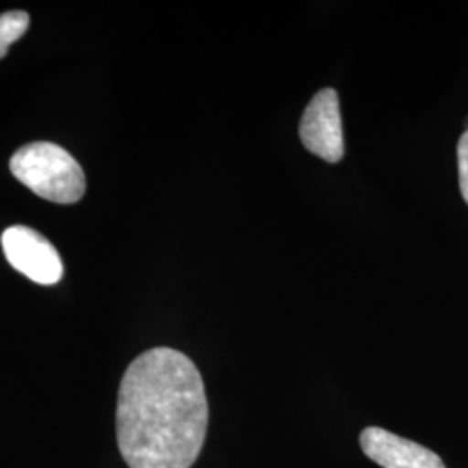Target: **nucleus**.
Listing matches in <instances>:
<instances>
[{"label": "nucleus", "mask_w": 468, "mask_h": 468, "mask_svg": "<svg viewBox=\"0 0 468 468\" xmlns=\"http://www.w3.org/2000/svg\"><path fill=\"white\" fill-rule=\"evenodd\" d=\"M30 27V15L25 11H9L0 15V59L9 48L27 34Z\"/></svg>", "instance_id": "423d86ee"}, {"label": "nucleus", "mask_w": 468, "mask_h": 468, "mask_svg": "<svg viewBox=\"0 0 468 468\" xmlns=\"http://www.w3.org/2000/svg\"><path fill=\"white\" fill-rule=\"evenodd\" d=\"M9 168L19 183L44 200L69 205L85 195V174L65 148L54 143H30L11 156Z\"/></svg>", "instance_id": "f03ea898"}, {"label": "nucleus", "mask_w": 468, "mask_h": 468, "mask_svg": "<svg viewBox=\"0 0 468 468\" xmlns=\"http://www.w3.org/2000/svg\"><path fill=\"white\" fill-rule=\"evenodd\" d=\"M208 431L197 365L170 347L143 352L125 369L117 401L118 450L131 468H191Z\"/></svg>", "instance_id": "f257e3e1"}, {"label": "nucleus", "mask_w": 468, "mask_h": 468, "mask_svg": "<svg viewBox=\"0 0 468 468\" xmlns=\"http://www.w3.org/2000/svg\"><path fill=\"white\" fill-rule=\"evenodd\" d=\"M302 144L307 151L328 164H338L344 158V131L338 94L335 89H321L309 101L299 127Z\"/></svg>", "instance_id": "20e7f679"}, {"label": "nucleus", "mask_w": 468, "mask_h": 468, "mask_svg": "<svg viewBox=\"0 0 468 468\" xmlns=\"http://www.w3.org/2000/svg\"><path fill=\"white\" fill-rule=\"evenodd\" d=\"M458 172H460V191L468 203V131L458 141Z\"/></svg>", "instance_id": "0eeeda50"}, {"label": "nucleus", "mask_w": 468, "mask_h": 468, "mask_svg": "<svg viewBox=\"0 0 468 468\" xmlns=\"http://www.w3.org/2000/svg\"><path fill=\"white\" fill-rule=\"evenodd\" d=\"M359 444L369 460L382 468H446L429 448L380 427L365 429L359 435Z\"/></svg>", "instance_id": "39448f33"}, {"label": "nucleus", "mask_w": 468, "mask_h": 468, "mask_svg": "<svg viewBox=\"0 0 468 468\" xmlns=\"http://www.w3.org/2000/svg\"><path fill=\"white\" fill-rule=\"evenodd\" d=\"M7 262L38 284H56L63 278L59 251L44 234L28 226H11L2 233Z\"/></svg>", "instance_id": "7ed1b4c3"}]
</instances>
